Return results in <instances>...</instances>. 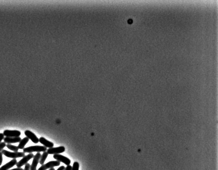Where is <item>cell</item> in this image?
Listing matches in <instances>:
<instances>
[{"instance_id":"obj_1","label":"cell","mask_w":218,"mask_h":170,"mask_svg":"<svg viewBox=\"0 0 218 170\" xmlns=\"http://www.w3.org/2000/svg\"><path fill=\"white\" fill-rule=\"evenodd\" d=\"M47 150V149L44 146L40 145H35V146H31L25 148L23 150L24 153H32L34 152H45Z\"/></svg>"},{"instance_id":"obj_2","label":"cell","mask_w":218,"mask_h":170,"mask_svg":"<svg viewBox=\"0 0 218 170\" xmlns=\"http://www.w3.org/2000/svg\"><path fill=\"white\" fill-rule=\"evenodd\" d=\"M2 154L5 155V156L9 158H13V159H16V158H23L25 156V153L23 152H10V151H8L3 150L2 151Z\"/></svg>"},{"instance_id":"obj_3","label":"cell","mask_w":218,"mask_h":170,"mask_svg":"<svg viewBox=\"0 0 218 170\" xmlns=\"http://www.w3.org/2000/svg\"><path fill=\"white\" fill-rule=\"evenodd\" d=\"M60 164V162L57 161V160H56V161H50V162L47 163L46 164L42 165L37 170H46L48 169L54 168L55 166H59Z\"/></svg>"},{"instance_id":"obj_4","label":"cell","mask_w":218,"mask_h":170,"mask_svg":"<svg viewBox=\"0 0 218 170\" xmlns=\"http://www.w3.org/2000/svg\"><path fill=\"white\" fill-rule=\"evenodd\" d=\"M34 155L33 153H29L27 155L23 157L21 160L17 163L16 165L17 168H21L24 165H25L28 163V161H29L31 159L34 158Z\"/></svg>"},{"instance_id":"obj_5","label":"cell","mask_w":218,"mask_h":170,"mask_svg":"<svg viewBox=\"0 0 218 170\" xmlns=\"http://www.w3.org/2000/svg\"><path fill=\"white\" fill-rule=\"evenodd\" d=\"M65 151V148L64 147H53L47 150V152L48 154H60Z\"/></svg>"},{"instance_id":"obj_6","label":"cell","mask_w":218,"mask_h":170,"mask_svg":"<svg viewBox=\"0 0 218 170\" xmlns=\"http://www.w3.org/2000/svg\"><path fill=\"white\" fill-rule=\"evenodd\" d=\"M53 158L55 160L59 161L60 162L63 163L66 165H69L71 164V160H70V159L67 158L66 157L62 155L54 154Z\"/></svg>"},{"instance_id":"obj_7","label":"cell","mask_w":218,"mask_h":170,"mask_svg":"<svg viewBox=\"0 0 218 170\" xmlns=\"http://www.w3.org/2000/svg\"><path fill=\"white\" fill-rule=\"evenodd\" d=\"M3 134L6 137H19L21 135V133L17 130L6 129L3 132Z\"/></svg>"},{"instance_id":"obj_8","label":"cell","mask_w":218,"mask_h":170,"mask_svg":"<svg viewBox=\"0 0 218 170\" xmlns=\"http://www.w3.org/2000/svg\"><path fill=\"white\" fill-rule=\"evenodd\" d=\"M41 157V154L40 152H37L36 155L34 156L32 163L30 166V170H37V166L39 163Z\"/></svg>"},{"instance_id":"obj_9","label":"cell","mask_w":218,"mask_h":170,"mask_svg":"<svg viewBox=\"0 0 218 170\" xmlns=\"http://www.w3.org/2000/svg\"><path fill=\"white\" fill-rule=\"evenodd\" d=\"M24 134H25L26 137H28L29 140L30 139L34 143H38L39 142V140L37 137L36 136L29 130H26L24 133Z\"/></svg>"},{"instance_id":"obj_10","label":"cell","mask_w":218,"mask_h":170,"mask_svg":"<svg viewBox=\"0 0 218 170\" xmlns=\"http://www.w3.org/2000/svg\"><path fill=\"white\" fill-rule=\"evenodd\" d=\"M21 140L22 139L20 136L19 137H4V141L5 143L11 144V143L20 142Z\"/></svg>"},{"instance_id":"obj_11","label":"cell","mask_w":218,"mask_h":170,"mask_svg":"<svg viewBox=\"0 0 218 170\" xmlns=\"http://www.w3.org/2000/svg\"><path fill=\"white\" fill-rule=\"evenodd\" d=\"M17 160L16 159H13V160L9 161V162L7 163L3 166L0 168V170H9L10 168H12L13 166L17 164Z\"/></svg>"},{"instance_id":"obj_12","label":"cell","mask_w":218,"mask_h":170,"mask_svg":"<svg viewBox=\"0 0 218 170\" xmlns=\"http://www.w3.org/2000/svg\"><path fill=\"white\" fill-rule=\"evenodd\" d=\"M39 142L41 143L42 144H43L44 145V147H46V148H51L54 147V144L53 143L47 140L45 137H41L39 139Z\"/></svg>"},{"instance_id":"obj_13","label":"cell","mask_w":218,"mask_h":170,"mask_svg":"<svg viewBox=\"0 0 218 170\" xmlns=\"http://www.w3.org/2000/svg\"><path fill=\"white\" fill-rule=\"evenodd\" d=\"M29 141V139L27 137H24L22 140H21V141L19 142V145H18L19 149L23 150L25 145Z\"/></svg>"},{"instance_id":"obj_14","label":"cell","mask_w":218,"mask_h":170,"mask_svg":"<svg viewBox=\"0 0 218 170\" xmlns=\"http://www.w3.org/2000/svg\"><path fill=\"white\" fill-rule=\"evenodd\" d=\"M48 153L46 151L45 152H43V154L41 155V158L40 159L39 163L41 165H43L44 164L45 161L46 160L47 158V156H48Z\"/></svg>"},{"instance_id":"obj_15","label":"cell","mask_w":218,"mask_h":170,"mask_svg":"<svg viewBox=\"0 0 218 170\" xmlns=\"http://www.w3.org/2000/svg\"><path fill=\"white\" fill-rule=\"evenodd\" d=\"M6 147L8 148L10 150L14 151V152H17L19 150V148H18V147L15 146V145H12L11 144H6Z\"/></svg>"},{"instance_id":"obj_16","label":"cell","mask_w":218,"mask_h":170,"mask_svg":"<svg viewBox=\"0 0 218 170\" xmlns=\"http://www.w3.org/2000/svg\"><path fill=\"white\" fill-rule=\"evenodd\" d=\"M79 167H80V165H79V163L75 162L74 163L73 165L72 166V170H79Z\"/></svg>"},{"instance_id":"obj_17","label":"cell","mask_w":218,"mask_h":170,"mask_svg":"<svg viewBox=\"0 0 218 170\" xmlns=\"http://www.w3.org/2000/svg\"><path fill=\"white\" fill-rule=\"evenodd\" d=\"M5 147H6V144L5 142H2L0 143V152L3 150V149H4Z\"/></svg>"},{"instance_id":"obj_18","label":"cell","mask_w":218,"mask_h":170,"mask_svg":"<svg viewBox=\"0 0 218 170\" xmlns=\"http://www.w3.org/2000/svg\"><path fill=\"white\" fill-rule=\"evenodd\" d=\"M30 164L27 163L25 165V168L24 169V170H30Z\"/></svg>"},{"instance_id":"obj_19","label":"cell","mask_w":218,"mask_h":170,"mask_svg":"<svg viewBox=\"0 0 218 170\" xmlns=\"http://www.w3.org/2000/svg\"><path fill=\"white\" fill-rule=\"evenodd\" d=\"M2 161H3V158H2V153L0 152V166L2 164Z\"/></svg>"},{"instance_id":"obj_20","label":"cell","mask_w":218,"mask_h":170,"mask_svg":"<svg viewBox=\"0 0 218 170\" xmlns=\"http://www.w3.org/2000/svg\"><path fill=\"white\" fill-rule=\"evenodd\" d=\"M4 135L3 133H0V143H1L2 141V140H4Z\"/></svg>"},{"instance_id":"obj_21","label":"cell","mask_w":218,"mask_h":170,"mask_svg":"<svg viewBox=\"0 0 218 170\" xmlns=\"http://www.w3.org/2000/svg\"><path fill=\"white\" fill-rule=\"evenodd\" d=\"M72 166H71V165H67L64 170H72Z\"/></svg>"},{"instance_id":"obj_22","label":"cell","mask_w":218,"mask_h":170,"mask_svg":"<svg viewBox=\"0 0 218 170\" xmlns=\"http://www.w3.org/2000/svg\"><path fill=\"white\" fill-rule=\"evenodd\" d=\"M65 169V167L64 166H61L59 168H58L57 170H64Z\"/></svg>"},{"instance_id":"obj_23","label":"cell","mask_w":218,"mask_h":170,"mask_svg":"<svg viewBox=\"0 0 218 170\" xmlns=\"http://www.w3.org/2000/svg\"><path fill=\"white\" fill-rule=\"evenodd\" d=\"M10 170H24L22 168H15V169H11Z\"/></svg>"},{"instance_id":"obj_24","label":"cell","mask_w":218,"mask_h":170,"mask_svg":"<svg viewBox=\"0 0 218 170\" xmlns=\"http://www.w3.org/2000/svg\"><path fill=\"white\" fill-rule=\"evenodd\" d=\"M128 23L129 24H132L133 23V20H131V19H130V20H128Z\"/></svg>"},{"instance_id":"obj_25","label":"cell","mask_w":218,"mask_h":170,"mask_svg":"<svg viewBox=\"0 0 218 170\" xmlns=\"http://www.w3.org/2000/svg\"><path fill=\"white\" fill-rule=\"evenodd\" d=\"M55 170V169H54V168H51V169H50V170Z\"/></svg>"}]
</instances>
